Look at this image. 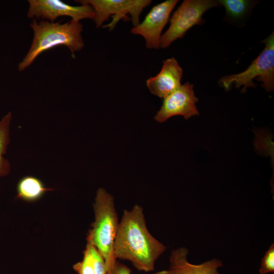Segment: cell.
Masks as SVG:
<instances>
[{
	"label": "cell",
	"mask_w": 274,
	"mask_h": 274,
	"mask_svg": "<svg viewBox=\"0 0 274 274\" xmlns=\"http://www.w3.org/2000/svg\"><path fill=\"white\" fill-rule=\"evenodd\" d=\"M143 208L124 210L116 233L114 253L117 259L130 261L139 271H152L166 247L149 231Z\"/></svg>",
	"instance_id": "obj_1"
},
{
	"label": "cell",
	"mask_w": 274,
	"mask_h": 274,
	"mask_svg": "<svg viewBox=\"0 0 274 274\" xmlns=\"http://www.w3.org/2000/svg\"><path fill=\"white\" fill-rule=\"evenodd\" d=\"M33 37L30 48L18 64L23 72L28 68L41 53L59 45L67 47L72 54L84 46L81 33L83 26L80 21L71 20L64 23L32 19L30 23Z\"/></svg>",
	"instance_id": "obj_2"
},
{
	"label": "cell",
	"mask_w": 274,
	"mask_h": 274,
	"mask_svg": "<svg viewBox=\"0 0 274 274\" xmlns=\"http://www.w3.org/2000/svg\"><path fill=\"white\" fill-rule=\"evenodd\" d=\"M93 210L94 221L89 230L87 242L103 257L108 274L117 260L114 253V245L119 222L113 196L105 189L98 188Z\"/></svg>",
	"instance_id": "obj_3"
},
{
	"label": "cell",
	"mask_w": 274,
	"mask_h": 274,
	"mask_svg": "<svg viewBox=\"0 0 274 274\" xmlns=\"http://www.w3.org/2000/svg\"><path fill=\"white\" fill-rule=\"evenodd\" d=\"M265 44L263 50L247 68L238 74L223 76L219 80L220 84L226 90L234 85L242 87L244 93L249 87H255L254 80L262 83V86L268 92L274 88V35L272 32L262 41Z\"/></svg>",
	"instance_id": "obj_4"
},
{
	"label": "cell",
	"mask_w": 274,
	"mask_h": 274,
	"mask_svg": "<svg viewBox=\"0 0 274 274\" xmlns=\"http://www.w3.org/2000/svg\"><path fill=\"white\" fill-rule=\"evenodd\" d=\"M220 6L219 1L185 0L174 12L170 25L160 38V47L166 48L195 25L203 23L202 15L209 9Z\"/></svg>",
	"instance_id": "obj_5"
},
{
	"label": "cell",
	"mask_w": 274,
	"mask_h": 274,
	"mask_svg": "<svg viewBox=\"0 0 274 274\" xmlns=\"http://www.w3.org/2000/svg\"><path fill=\"white\" fill-rule=\"evenodd\" d=\"M81 4L90 5L94 12L93 21L97 28L113 17L112 21L105 26L110 30H113L118 21L127 18L130 14L133 27L140 23V16L144 8L150 5V0H79L75 1Z\"/></svg>",
	"instance_id": "obj_6"
},
{
	"label": "cell",
	"mask_w": 274,
	"mask_h": 274,
	"mask_svg": "<svg viewBox=\"0 0 274 274\" xmlns=\"http://www.w3.org/2000/svg\"><path fill=\"white\" fill-rule=\"evenodd\" d=\"M27 16L29 19H42L54 22L58 17L68 16L72 20L80 21L93 19L94 12L88 4L73 6L60 0H28Z\"/></svg>",
	"instance_id": "obj_7"
},
{
	"label": "cell",
	"mask_w": 274,
	"mask_h": 274,
	"mask_svg": "<svg viewBox=\"0 0 274 274\" xmlns=\"http://www.w3.org/2000/svg\"><path fill=\"white\" fill-rule=\"evenodd\" d=\"M178 0H167L153 7L144 20L131 29V32L142 36L148 49L160 47L161 32L167 23Z\"/></svg>",
	"instance_id": "obj_8"
},
{
	"label": "cell",
	"mask_w": 274,
	"mask_h": 274,
	"mask_svg": "<svg viewBox=\"0 0 274 274\" xmlns=\"http://www.w3.org/2000/svg\"><path fill=\"white\" fill-rule=\"evenodd\" d=\"M197 101L198 99L193 90V85L185 83L163 98L162 105L155 115L154 119L162 123L176 115L183 116L185 119L198 115L199 112L196 106Z\"/></svg>",
	"instance_id": "obj_9"
},
{
	"label": "cell",
	"mask_w": 274,
	"mask_h": 274,
	"mask_svg": "<svg viewBox=\"0 0 274 274\" xmlns=\"http://www.w3.org/2000/svg\"><path fill=\"white\" fill-rule=\"evenodd\" d=\"M188 250L180 247L173 250L169 256V265L167 269L152 274H221L218 269L223 266L221 260L214 258L199 264L190 263L187 258Z\"/></svg>",
	"instance_id": "obj_10"
},
{
	"label": "cell",
	"mask_w": 274,
	"mask_h": 274,
	"mask_svg": "<svg viewBox=\"0 0 274 274\" xmlns=\"http://www.w3.org/2000/svg\"><path fill=\"white\" fill-rule=\"evenodd\" d=\"M183 73L174 57L166 59L163 61L160 72L147 80L146 86L152 94L164 98L181 86Z\"/></svg>",
	"instance_id": "obj_11"
},
{
	"label": "cell",
	"mask_w": 274,
	"mask_h": 274,
	"mask_svg": "<svg viewBox=\"0 0 274 274\" xmlns=\"http://www.w3.org/2000/svg\"><path fill=\"white\" fill-rule=\"evenodd\" d=\"M17 196L18 199L27 202L36 201L52 189L46 187L39 178L27 176L22 178L17 185Z\"/></svg>",
	"instance_id": "obj_12"
},
{
	"label": "cell",
	"mask_w": 274,
	"mask_h": 274,
	"mask_svg": "<svg viewBox=\"0 0 274 274\" xmlns=\"http://www.w3.org/2000/svg\"><path fill=\"white\" fill-rule=\"evenodd\" d=\"M12 113L9 112L0 120V177L7 176L11 170V165L4 155L7 153L10 143V126Z\"/></svg>",
	"instance_id": "obj_13"
},
{
	"label": "cell",
	"mask_w": 274,
	"mask_h": 274,
	"mask_svg": "<svg viewBox=\"0 0 274 274\" xmlns=\"http://www.w3.org/2000/svg\"><path fill=\"white\" fill-rule=\"evenodd\" d=\"M226 10V17L234 21L245 18L253 7L254 2L247 0H219Z\"/></svg>",
	"instance_id": "obj_14"
},
{
	"label": "cell",
	"mask_w": 274,
	"mask_h": 274,
	"mask_svg": "<svg viewBox=\"0 0 274 274\" xmlns=\"http://www.w3.org/2000/svg\"><path fill=\"white\" fill-rule=\"evenodd\" d=\"M73 268L78 274H94L91 244L87 243L82 260L75 264Z\"/></svg>",
	"instance_id": "obj_15"
},
{
	"label": "cell",
	"mask_w": 274,
	"mask_h": 274,
	"mask_svg": "<svg viewBox=\"0 0 274 274\" xmlns=\"http://www.w3.org/2000/svg\"><path fill=\"white\" fill-rule=\"evenodd\" d=\"M260 274H267L274 272V244L271 246L262 257L259 269Z\"/></svg>",
	"instance_id": "obj_16"
},
{
	"label": "cell",
	"mask_w": 274,
	"mask_h": 274,
	"mask_svg": "<svg viewBox=\"0 0 274 274\" xmlns=\"http://www.w3.org/2000/svg\"><path fill=\"white\" fill-rule=\"evenodd\" d=\"M108 274H131V270L127 266L117 260Z\"/></svg>",
	"instance_id": "obj_17"
}]
</instances>
